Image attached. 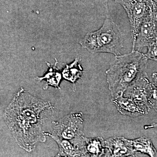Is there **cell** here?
Returning a JSON list of instances; mask_svg holds the SVG:
<instances>
[{
	"label": "cell",
	"mask_w": 157,
	"mask_h": 157,
	"mask_svg": "<svg viewBox=\"0 0 157 157\" xmlns=\"http://www.w3.org/2000/svg\"><path fill=\"white\" fill-rule=\"evenodd\" d=\"M85 149L87 157L108 156L105 140L102 137H86Z\"/></svg>",
	"instance_id": "8fae6325"
},
{
	"label": "cell",
	"mask_w": 157,
	"mask_h": 157,
	"mask_svg": "<svg viewBox=\"0 0 157 157\" xmlns=\"http://www.w3.org/2000/svg\"><path fill=\"white\" fill-rule=\"evenodd\" d=\"M108 156L114 157H135L131 140L121 136H113L105 140Z\"/></svg>",
	"instance_id": "9c48e42d"
},
{
	"label": "cell",
	"mask_w": 157,
	"mask_h": 157,
	"mask_svg": "<svg viewBox=\"0 0 157 157\" xmlns=\"http://www.w3.org/2000/svg\"><path fill=\"white\" fill-rule=\"evenodd\" d=\"M147 51L145 54L148 59L157 61V39L147 47Z\"/></svg>",
	"instance_id": "9a60e30c"
},
{
	"label": "cell",
	"mask_w": 157,
	"mask_h": 157,
	"mask_svg": "<svg viewBox=\"0 0 157 157\" xmlns=\"http://www.w3.org/2000/svg\"><path fill=\"white\" fill-rule=\"evenodd\" d=\"M132 145L135 152L141 153L151 157H157V151L151 140L143 136L132 140Z\"/></svg>",
	"instance_id": "7c38bea8"
},
{
	"label": "cell",
	"mask_w": 157,
	"mask_h": 157,
	"mask_svg": "<svg viewBox=\"0 0 157 157\" xmlns=\"http://www.w3.org/2000/svg\"><path fill=\"white\" fill-rule=\"evenodd\" d=\"M55 66H52L50 64L47 63V65L49 67V70L45 76L42 77H37L38 80H45L46 82L45 85V89H46L49 86H54L56 88H60L59 86L60 82L62 79V75L60 73H59L57 68L56 67L58 61L56 59Z\"/></svg>",
	"instance_id": "4fadbf2b"
},
{
	"label": "cell",
	"mask_w": 157,
	"mask_h": 157,
	"mask_svg": "<svg viewBox=\"0 0 157 157\" xmlns=\"http://www.w3.org/2000/svg\"><path fill=\"white\" fill-rule=\"evenodd\" d=\"M53 108L49 101L31 95L23 88L17 92L5 109L4 119L21 147L30 152L37 143L45 142L44 117Z\"/></svg>",
	"instance_id": "6da1fadb"
},
{
	"label": "cell",
	"mask_w": 157,
	"mask_h": 157,
	"mask_svg": "<svg viewBox=\"0 0 157 157\" xmlns=\"http://www.w3.org/2000/svg\"><path fill=\"white\" fill-rule=\"evenodd\" d=\"M44 134L52 137L58 144L59 152L58 156L87 157L86 151L78 148L69 140L60 139L51 133L44 132Z\"/></svg>",
	"instance_id": "30bf717a"
},
{
	"label": "cell",
	"mask_w": 157,
	"mask_h": 157,
	"mask_svg": "<svg viewBox=\"0 0 157 157\" xmlns=\"http://www.w3.org/2000/svg\"><path fill=\"white\" fill-rule=\"evenodd\" d=\"M83 69L79 63L78 58H76L71 64L66 66L62 75L66 80L75 83L76 80L81 77Z\"/></svg>",
	"instance_id": "5bb4252c"
},
{
	"label": "cell",
	"mask_w": 157,
	"mask_h": 157,
	"mask_svg": "<svg viewBox=\"0 0 157 157\" xmlns=\"http://www.w3.org/2000/svg\"><path fill=\"white\" fill-rule=\"evenodd\" d=\"M149 104L151 109H153L157 112V88L155 86L150 99Z\"/></svg>",
	"instance_id": "2e32d148"
},
{
	"label": "cell",
	"mask_w": 157,
	"mask_h": 157,
	"mask_svg": "<svg viewBox=\"0 0 157 157\" xmlns=\"http://www.w3.org/2000/svg\"><path fill=\"white\" fill-rule=\"evenodd\" d=\"M124 41L123 34L107 13L101 28L86 34L79 44L93 53L106 52L117 56L121 55Z\"/></svg>",
	"instance_id": "3957f363"
},
{
	"label": "cell",
	"mask_w": 157,
	"mask_h": 157,
	"mask_svg": "<svg viewBox=\"0 0 157 157\" xmlns=\"http://www.w3.org/2000/svg\"><path fill=\"white\" fill-rule=\"evenodd\" d=\"M52 124L54 132L52 134L60 139L69 140L86 151V137L83 134L82 113H71L59 121L53 122Z\"/></svg>",
	"instance_id": "277c9868"
},
{
	"label": "cell",
	"mask_w": 157,
	"mask_h": 157,
	"mask_svg": "<svg viewBox=\"0 0 157 157\" xmlns=\"http://www.w3.org/2000/svg\"><path fill=\"white\" fill-rule=\"evenodd\" d=\"M156 128H157V123H154L151 124L147 125L144 126V128L145 130Z\"/></svg>",
	"instance_id": "ac0fdd59"
},
{
	"label": "cell",
	"mask_w": 157,
	"mask_h": 157,
	"mask_svg": "<svg viewBox=\"0 0 157 157\" xmlns=\"http://www.w3.org/2000/svg\"><path fill=\"white\" fill-rule=\"evenodd\" d=\"M151 2L154 11L157 14V0H151Z\"/></svg>",
	"instance_id": "d6986e66"
},
{
	"label": "cell",
	"mask_w": 157,
	"mask_h": 157,
	"mask_svg": "<svg viewBox=\"0 0 157 157\" xmlns=\"http://www.w3.org/2000/svg\"><path fill=\"white\" fill-rule=\"evenodd\" d=\"M115 57V60L106 72L112 98L123 95L129 86L146 74L148 59L145 54L136 50Z\"/></svg>",
	"instance_id": "7a4b0ae2"
},
{
	"label": "cell",
	"mask_w": 157,
	"mask_h": 157,
	"mask_svg": "<svg viewBox=\"0 0 157 157\" xmlns=\"http://www.w3.org/2000/svg\"><path fill=\"white\" fill-rule=\"evenodd\" d=\"M152 80L153 84L157 88V73H154L152 74Z\"/></svg>",
	"instance_id": "e0dca14e"
},
{
	"label": "cell",
	"mask_w": 157,
	"mask_h": 157,
	"mask_svg": "<svg viewBox=\"0 0 157 157\" xmlns=\"http://www.w3.org/2000/svg\"><path fill=\"white\" fill-rule=\"evenodd\" d=\"M157 39V14L152 11L144 20L138 31L137 38L133 44L132 50L138 51Z\"/></svg>",
	"instance_id": "8992f818"
},
{
	"label": "cell",
	"mask_w": 157,
	"mask_h": 157,
	"mask_svg": "<svg viewBox=\"0 0 157 157\" xmlns=\"http://www.w3.org/2000/svg\"><path fill=\"white\" fill-rule=\"evenodd\" d=\"M125 10L128 18L133 44L144 20L153 11L151 0H113Z\"/></svg>",
	"instance_id": "5b68a950"
},
{
	"label": "cell",
	"mask_w": 157,
	"mask_h": 157,
	"mask_svg": "<svg viewBox=\"0 0 157 157\" xmlns=\"http://www.w3.org/2000/svg\"><path fill=\"white\" fill-rule=\"evenodd\" d=\"M111 101L121 114L131 117H137L147 114L151 109L123 95L112 98Z\"/></svg>",
	"instance_id": "ba28073f"
},
{
	"label": "cell",
	"mask_w": 157,
	"mask_h": 157,
	"mask_svg": "<svg viewBox=\"0 0 157 157\" xmlns=\"http://www.w3.org/2000/svg\"><path fill=\"white\" fill-rule=\"evenodd\" d=\"M155 85L149 80L147 73L129 86L124 92V96L131 98L138 104L151 109L149 104Z\"/></svg>",
	"instance_id": "52a82bcc"
}]
</instances>
